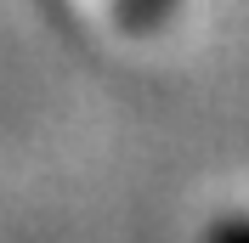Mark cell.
<instances>
[{"instance_id":"obj_1","label":"cell","mask_w":249,"mask_h":243,"mask_svg":"<svg viewBox=\"0 0 249 243\" xmlns=\"http://www.w3.org/2000/svg\"><path fill=\"white\" fill-rule=\"evenodd\" d=\"M113 6H119V17L130 23V29H159V23L170 17L176 0H113Z\"/></svg>"},{"instance_id":"obj_2","label":"cell","mask_w":249,"mask_h":243,"mask_svg":"<svg viewBox=\"0 0 249 243\" xmlns=\"http://www.w3.org/2000/svg\"><path fill=\"white\" fill-rule=\"evenodd\" d=\"M210 243H249V221H227V226H215Z\"/></svg>"}]
</instances>
